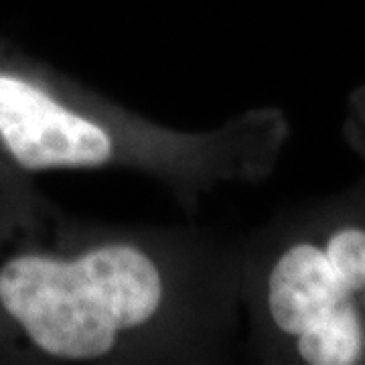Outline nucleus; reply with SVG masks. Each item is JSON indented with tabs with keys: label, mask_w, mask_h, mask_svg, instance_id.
Here are the masks:
<instances>
[{
	"label": "nucleus",
	"mask_w": 365,
	"mask_h": 365,
	"mask_svg": "<svg viewBox=\"0 0 365 365\" xmlns=\"http://www.w3.org/2000/svg\"><path fill=\"white\" fill-rule=\"evenodd\" d=\"M349 297L327 260L311 244L290 248L278 260L268 282V309L274 323L297 335L325 319Z\"/></svg>",
	"instance_id": "7ed1b4c3"
},
{
	"label": "nucleus",
	"mask_w": 365,
	"mask_h": 365,
	"mask_svg": "<svg viewBox=\"0 0 365 365\" xmlns=\"http://www.w3.org/2000/svg\"><path fill=\"white\" fill-rule=\"evenodd\" d=\"M163 299L153 260L132 246H104L73 262L23 256L0 270V302L35 345L66 359L112 349L120 329L146 323Z\"/></svg>",
	"instance_id": "f257e3e1"
},
{
	"label": "nucleus",
	"mask_w": 365,
	"mask_h": 365,
	"mask_svg": "<svg viewBox=\"0 0 365 365\" xmlns=\"http://www.w3.org/2000/svg\"><path fill=\"white\" fill-rule=\"evenodd\" d=\"M361 345V325L347 300L299 335L300 357L311 365H349Z\"/></svg>",
	"instance_id": "20e7f679"
},
{
	"label": "nucleus",
	"mask_w": 365,
	"mask_h": 365,
	"mask_svg": "<svg viewBox=\"0 0 365 365\" xmlns=\"http://www.w3.org/2000/svg\"><path fill=\"white\" fill-rule=\"evenodd\" d=\"M325 256L333 272L349 292L365 287V232L343 230L327 244Z\"/></svg>",
	"instance_id": "39448f33"
},
{
	"label": "nucleus",
	"mask_w": 365,
	"mask_h": 365,
	"mask_svg": "<svg viewBox=\"0 0 365 365\" xmlns=\"http://www.w3.org/2000/svg\"><path fill=\"white\" fill-rule=\"evenodd\" d=\"M0 136L26 169L88 167L112 155L108 132L11 76H0Z\"/></svg>",
	"instance_id": "f03ea898"
}]
</instances>
